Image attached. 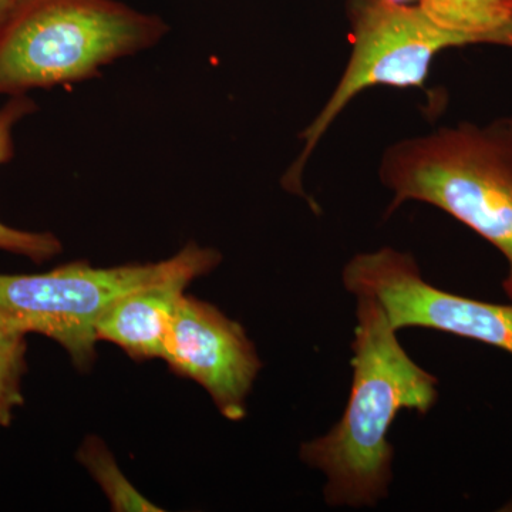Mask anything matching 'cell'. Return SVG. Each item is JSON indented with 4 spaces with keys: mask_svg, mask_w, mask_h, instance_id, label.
<instances>
[{
    "mask_svg": "<svg viewBox=\"0 0 512 512\" xmlns=\"http://www.w3.org/2000/svg\"><path fill=\"white\" fill-rule=\"evenodd\" d=\"M183 264L160 281L127 293L97 323V340L114 343L134 360L163 359L165 343L185 288L210 274L221 254L191 242Z\"/></svg>",
    "mask_w": 512,
    "mask_h": 512,
    "instance_id": "obj_8",
    "label": "cell"
},
{
    "mask_svg": "<svg viewBox=\"0 0 512 512\" xmlns=\"http://www.w3.org/2000/svg\"><path fill=\"white\" fill-rule=\"evenodd\" d=\"M185 255L184 247L156 264L94 268L73 262L45 274H0V320L55 340L77 369H90L101 316L127 293L173 274Z\"/></svg>",
    "mask_w": 512,
    "mask_h": 512,
    "instance_id": "obj_5",
    "label": "cell"
},
{
    "mask_svg": "<svg viewBox=\"0 0 512 512\" xmlns=\"http://www.w3.org/2000/svg\"><path fill=\"white\" fill-rule=\"evenodd\" d=\"M163 360L204 387L228 420L247 413V397L262 362L244 328L211 303L183 296Z\"/></svg>",
    "mask_w": 512,
    "mask_h": 512,
    "instance_id": "obj_7",
    "label": "cell"
},
{
    "mask_svg": "<svg viewBox=\"0 0 512 512\" xmlns=\"http://www.w3.org/2000/svg\"><path fill=\"white\" fill-rule=\"evenodd\" d=\"M342 282L356 298L372 296L382 303L397 332L439 330L512 355V303L477 301L436 288L407 252L384 247L357 254L343 268Z\"/></svg>",
    "mask_w": 512,
    "mask_h": 512,
    "instance_id": "obj_6",
    "label": "cell"
},
{
    "mask_svg": "<svg viewBox=\"0 0 512 512\" xmlns=\"http://www.w3.org/2000/svg\"><path fill=\"white\" fill-rule=\"evenodd\" d=\"M352 389L338 424L301 447L303 463L322 471L329 507H375L389 495V430L402 410L429 413L439 399L436 376L407 355L382 303L357 296Z\"/></svg>",
    "mask_w": 512,
    "mask_h": 512,
    "instance_id": "obj_1",
    "label": "cell"
},
{
    "mask_svg": "<svg viewBox=\"0 0 512 512\" xmlns=\"http://www.w3.org/2000/svg\"><path fill=\"white\" fill-rule=\"evenodd\" d=\"M165 32L157 16L114 0H23L0 26V94L92 79Z\"/></svg>",
    "mask_w": 512,
    "mask_h": 512,
    "instance_id": "obj_3",
    "label": "cell"
},
{
    "mask_svg": "<svg viewBox=\"0 0 512 512\" xmlns=\"http://www.w3.org/2000/svg\"><path fill=\"white\" fill-rule=\"evenodd\" d=\"M352 53L338 86L318 116L302 131L303 148L282 185L301 194L306 164L326 131L350 101L375 86L421 89L434 57L451 47L476 45L470 37L439 28L419 5L389 0H348Z\"/></svg>",
    "mask_w": 512,
    "mask_h": 512,
    "instance_id": "obj_4",
    "label": "cell"
},
{
    "mask_svg": "<svg viewBox=\"0 0 512 512\" xmlns=\"http://www.w3.org/2000/svg\"><path fill=\"white\" fill-rule=\"evenodd\" d=\"M379 177L393 194L386 215L404 202H424L497 248L508 264L503 289L512 302V117L397 141L384 151Z\"/></svg>",
    "mask_w": 512,
    "mask_h": 512,
    "instance_id": "obj_2",
    "label": "cell"
},
{
    "mask_svg": "<svg viewBox=\"0 0 512 512\" xmlns=\"http://www.w3.org/2000/svg\"><path fill=\"white\" fill-rule=\"evenodd\" d=\"M22 2L23 0H0V26Z\"/></svg>",
    "mask_w": 512,
    "mask_h": 512,
    "instance_id": "obj_13",
    "label": "cell"
},
{
    "mask_svg": "<svg viewBox=\"0 0 512 512\" xmlns=\"http://www.w3.org/2000/svg\"><path fill=\"white\" fill-rule=\"evenodd\" d=\"M419 6L441 29L476 45L512 49V0H420Z\"/></svg>",
    "mask_w": 512,
    "mask_h": 512,
    "instance_id": "obj_9",
    "label": "cell"
},
{
    "mask_svg": "<svg viewBox=\"0 0 512 512\" xmlns=\"http://www.w3.org/2000/svg\"><path fill=\"white\" fill-rule=\"evenodd\" d=\"M80 463L93 474L97 483L109 497L114 511H163L156 504L138 493L130 481L124 477L109 448L99 439H87L79 451Z\"/></svg>",
    "mask_w": 512,
    "mask_h": 512,
    "instance_id": "obj_11",
    "label": "cell"
},
{
    "mask_svg": "<svg viewBox=\"0 0 512 512\" xmlns=\"http://www.w3.org/2000/svg\"><path fill=\"white\" fill-rule=\"evenodd\" d=\"M26 346V333L0 320V427H8L15 410L25 402Z\"/></svg>",
    "mask_w": 512,
    "mask_h": 512,
    "instance_id": "obj_12",
    "label": "cell"
},
{
    "mask_svg": "<svg viewBox=\"0 0 512 512\" xmlns=\"http://www.w3.org/2000/svg\"><path fill=\"white\" fill-rule=\"evenodd\" d=\"M389 2L397 5H419L420 0H389Z\"/></svg>",
    "mask_w": 512,
    "mask_h": 512,
    "instance_id": "obj_14",
    "label": "cell"
},
{
    "mask_svg": "<svg viewBox=\"0 0 512 512\" xmlns=\"http://www.w3.org/2000/svg\"><path fill=\"white\" fill-rule=\"evenodd\" d=\"M35 101L28 96H12L0 109V165L9 163L15 156L13 128L20 120L35 113ZM0 251L26 256L36 264L49 261L62 252V244L50 232H29L8 227L0 222Z\"/></svg>",
    "mask_w": 512,
    "mask_h": 512,
    "instance_id": "obj_10",
    "label": "cell"
}]
</instances>
